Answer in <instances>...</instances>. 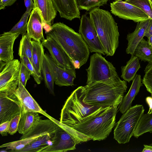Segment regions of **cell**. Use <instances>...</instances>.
Masks as SVG:
<instances>
[{"label":"cell","instance_id":"6da1fadb","mask_svg":"<svg viewBox=\"0 0 152 152\" xmlns=\"http://www.w3.org/2000/svg\"><path fill=\"white\" fill-rule=\"evenodd\" d=\"M46 35L52 38L61 47L69 58L73 67L79 69L87 62L89 48L81 35L61 22L52 25Z\"/></svg>","mask_w":152,"mask_h":152},{"label":"cell","instance_id":"7a4b0ae2","mask_svg":"<svg viewBox=\"0 0 152 152\" xmlns=\"http://www.w3.org/2000/svg\"><path fill=\"white\" fill-rule=\"evenodd\" d=\"M84 87V102L103 107L118 106L122 102L127 88L126 81L124 80L112 84L97 82Z\"/></svg>","mask_w":152,"mask_h":152},{"label":"cell","instance_id":"3957f363","mask_svg":"<svg viewBox=\"0 0 152 152\" xmlns=\"http://www.w3.org/2000/svg\"><path fill=\"white\" fill-rule=\"evenodd\" d=\"M107 56H112L119 45V33L117 23L108 11L99 7L89 12Z\"/></svg>","mask_w":152,"mask_h":152},{"label":"cell","instance_id":"277c9868","mask_svg":"<svg viewBox=\"0 0 152 152\" xmlns=\"http://www.w3.org/2000/svg\"><path fill=\"white\" fill-rule=\"evenodd\" d=\"M84 86H80L72 92L61 109L60 121L73 128L96 113L102 108L85 103Z\"/></svg>","mask_w":152,"mask_h":152},{"label":"cell","instance_id":"5b68a950","mask_svg":"<svg viewBox=\"0 0 152 152\" xmlns=\"http://www.w3.org/2000/svg\"><path fill=\"white\" fill-rule=\"evenodd\" d=\"M117 107H102L93 116L72 128L94 141L105 140L115 125Z\"/></svg>","mask_w":152,"mask_h":152},{"label":"cell","instance_id":"8992f818","mask_svg":"<svg viewBox=\"0 0 152 152\" xmlns=\"http://www.w3.org/2000/svg\"><path fill=\"white\" fill-rule=\"evenodd\" d=\"M86 70L87 85L97 82L112 84L121 80L113 64L98 53L91 56L89 66Z\"/></svg>","mask_w":152,"mask_h":152},{"label":"cell","instance_id":"52a82bcc","mask_svg":"<svg viewBox=\"0 0 152 152\" xmlns=\"http://www.w3.org/2000/svg\"><path fill=\"white\" fill-rule=\"evenodd\" d=\"M144 111L142 105L136 104L131 106L123 114L114 131V138L119 144L129 141Z\"/></svg>","mask_w":152,"mask_h":152},{"label":"cell","instance_id":"ba28073f","mask_svg":"<svg viewBox=\"0 0 152 152\" xmlns=\"http://www.w3.org/2000/svg\"><path fill=\"white\" fill-rule=\"evenodd\" d=\"M58 125L51 119L42 120L39 121L27 133L23 134L20 140L1 145L0 148H5L9 151L17 152L40 136L47 133L53 134Z\"/></svg>","mask_w":152,"mask_h":152},{"label":"cell","instance_id":"9c48e42d","mask_svg":"<svg viewBox=\"0 0 152 152\" xmlns=\"http://www.w3.org/2000/svg\"><path fill=\"white\" fill-rule=\"evenodd\" d=\"M21 62L13 59L7 62L0 72V92L8 96L14 94L19 83V74Z\"/></svg>","mask_w":152,"mask_h":152},{"label":"cell","instance_id":"30bf717a","mask_svg":"<svg viewBox=\"0 0 152 152\" xmlns=\"http://www.w3.org/2000/svg\"><path fill=\"white\" fill-rule=\"evenodd\" d=\"M79 33L88 45L91 53L106 55L95 28L89 16L83 15L80 19Z\"/></svg>","mask_w":152,"mask_h":152},{"label":"cell","instance_id":"8fae6325","mask_svg":"<svg viewBox=\"0 0 152 152\" xmlns=\"http://www.w3.org/2000/svg\"><path fill=\"white\" fill-rule=\"evenodd\" d=\"M110 7L113 14L124 19L131 20L138 23L150 18L140 8L122 0L110 3Z\"/></svg>","mask_w":152,"mask_h":152},{"label":"cell","instance_id":"7c38bea8","mask_svg":"<svg viewBox=\"0 0 152 152\" xmlns=\"http://www.w3.org/2000/svg\"><path fill=\"white\" fill-rule=\"evenodd\" d=\"M77 144L75 139L58 125L52 137L51 144L41 152H66L76 149Z\"/></svg>","mask_w":152,"mask_h":152},{"label":"cell","instance_id":"4fadbf2b","mask_svg":"<svg viewBox=\"0 0 152 152\" xmlns=\"http://www.w3.org/2000/svg\"><path fill=\"white\" fill-rule=\"evenodd\" d=\"M21 105L14 94L8 96L0 92V124L10 121L16 116L21 114Z\"/></svg>","mask_w":152,"mask_h":152},{"label":"cell","instance_id":"5bb4252c","mask_svg":"<svg viewBox=\"0 0 152 152\" xmlns=\"http://www.w3.org/2000/svg\"><path fill=\"white\" fill-rule=\"evenodd\" d=\"M42 42L43 46L48 50L52 60L57 66L66 69L73 67L67 55L52 38L46 35V39L43 40Z\"/></svg>","mask_w":152,"mask_h":152},{"label":"cell","instance_id":"9a60e30c","mask_svg":"<svg viewBox=\"0 0 152 152\" xmlns=\"http://www.w3.org/2000/svg\"><path fill=\"white\" fill-rule=\"evenodd\" d=\"M44 21L41 12L38 8L31 11L28 21L27 33L31 39L42 41L44 38L43 32Z\"/></svg>","mask_w":152,"mask_h":152},{"label":"cell","instance_id":"2e32d148","mask_svg":"<svg viewBox=\"0 0 152 152\" xmlns=\"http://www.w3.org/2000/svg\"><path fill=\"white\" fill-rule=\"evenodd\" d=\"M61 18L71 21L80 19V9L76 0H51Z\"/></svg>","mask_w":152,"mask_h":152},{"label":"cell","instance_id":"e0dca14e","mask_svg":"<svg viewBox=\"0 0 152 152\" xmlns=\"http://www.w3.org/2000/svg\"><path fill=\"white\" fill-rule=\"evenodd\" d=\"M48 58L54 75L55 84L60 87L74 85V80L76 77L75 69L73 67L70 69L60 67L54 63L48 55Z\"/></svg>","mask_w":152,"mask_h":152},{"label":"cell","instance_id":"ac0fdd59","mask_svg":"<svg viewBox=\"0 0 152 152\" xmlns=\"http://www.w3.org/2000/svg\"><path fill=\"white\" fill-rule=\"evenodd\" d=\"M22 106L28 110L38 113L49 118L50 116L42 109L23 84L19 82L14 93Z\"/></svg>","mask_w":152,"mask_h":152},{"label":"cell","instance_id":"d6986e66","mask_svg":"<svg viewBox=\"0 0 152 152\" xmlns=\"http://www.w3.org/2000/svg\"><path fill=\"white\" fill-rule=\"evenodd\" d=\"M34 8H38L42 14L43 21V28L45 33L50 29L53 20L56 16L57 11L51 0H33Z\"/></svg>","mask_w":152,"mask_h":152},{"label":"cell","instance_id":"ffe728a7","mask_svg":"<svg viewBox=\"0 0 152 152\" xmlns=\"http://www.w3.org/2000/svg\"><path fill=\"white\" fill-rule=\"evenodd\" d=\"M20 34L4 32L0 36V60L7 62L14 59L13 47Z\"/></svg>","mask_w":152,"mask_h":152},{"label":"cell","instance_id":"44dd1931","mask_svg":"<svg viewBox=\"0 0 152 152\" xmlns=\"http://www.w3.org/2000/svg\"><path fill=\"white\" fill-rule=\"evenodd\" d=\"M150 20V18L145 21L138 22L134 31L127 34L126 38L128 41L126 49L127 54L134 55V51L137 45L145 37Z\"/></svg>","mask_w":152,"mask_h":152},{"label":"cell","instance_id":"7402d4cb","mask_svg":"<svg viewBox=\"0 0 152 152\" xmlns=\"http://www.w3.org/2000/svg\"><path fill=\"white\" fill-rule=\"evenodd\" d=\"M39 113L28 110L21 106V116L18 132L22 135L29 131L41 119Z\"/></svg>","mask_w":152,"mask_h":152},{"label":"cell","instance_id":"603a6c76","mask_svg":"<svg viewBox=\"0 0 152 152\" xmlns=\"http://www.w3.org/2000/svg\"><path fill=\"white\" fill-rule=\"evenodd\" d=\"M142 79L140 75L136 74L132 80L130 88L123 98L120 104L119 110L122 114L124 113L131 106L132 103L142 86Z\"/></svg>","mask_w":152,"mask_h":152},{"label":"cell","instance_id":"cb8c5ba5","mask_svg":"<svg viewBox=\"0 0 152 152\" xmlns=\"http://www.w3.org/2000/svg\"><path fill=\"white\" fill-rule=\"evenodd\" d=\"M54 133H47L40 136L17 152H41L43 150L51 145L52 137Z\"/></svg>","mask_w":152,"mask_h":152},{"label":"cell","instance_id":"d4e9b609","mask_svg":"<svg viewBox=\"0 0 152 152\" xmlns=\"http://www.w3.org/2000/svg\"><path fill=\"white\" fill-rule=\"evenodd\" d=\"M139 58L134 55H131L126 65L121 67V77L125 81L130 82L133 80L136 73L141 67Z\"/></svg>","mask_w":152,"mask_h":152},{"label":"cell","instance_id":"484cf974","mask_svg":"<svg viewBox=\"0 0 152 152\" xmlns=\"http://www.w3.org/2000/svg\"><path fill=\"white\" fill-rule=\"evenodd\" d=\"M47 54H45L42 68L43 79L50 93L54 95V85L55 77L53 70L49 62Z\"/></svg>","mask_w":152,"mask_h":152},{"label":"cell","instance_id":"4316f807","mask_svg":"<svg viewBox=\"0 0 152 152\" xmlns=\"http://www.w3.org/2000/svg\"><path fill=\"white\" fill-rule=\"evenodd\" d=\"M33 50L32 53L33 66L41 75L42 68L45 55L44 49L40 40H32Z\"/></svg>","mask_w":152,"mask_h":152},{"label":"cell","instance_id":"83f0119b","mask_svg":"<svg viewBox=\"0 0 152 152\" xmlns=\"http://www.w3.org/2000/svg\"><path fill=\"white\" fill-rule=\"evenodd\" d=\"M134 55L144 62H152V48L147 41L142 38L137 45Z\"/></svg>","mask_w":152,"mask_h":152},{"label":"cell","instance_id":"f1b7e54d","mask_svg":"<svg viewBox=\"0 0 152 152\" xmlns=\"http://www.w3.org/2000/svg\"><path fill=\"white\" fill-rule=\"evenodd\" d=\"M147 132H152V112L142 115L136 128L133 136L137 138Z\"/></svg>","mask_w":152,"mask_h":152},{"label":"cell","instance_id":"f546056e","mask_svg":"<svg viewBox=\"0 0 152 152\" xmlns=\"http://www.w3.org/2000/svg\"><path fill=\"white\" fill-rule=\"evenodd\" d=\"M31 39L27 33L22 36L20 43L18 55L20 57L23 56H26L33 66L32 57L33 44Z\"/></svg>","mask_w":152,"mask_h":152},{"label":"cell","instance_id":"4dcf8cb0","mask_svg":"<svg viewBox=\"0 0 152 152\" xmlns=\"http://www.w3.org/2000/svg\"><path fill=\"white\" fill-rule=\"evenodd\" d=\"M31 12L26 11L19 21L9 32L19 33L22 36L26 34L28 18Z\"/></svg>","mask_w":152,"mask_h":152},{"label":"cell","instance_id":"1f68e13d","mask_svg":"<svg viewBox=\"0 0 152 152\" xmlns=\"http://www.w3.org/2000/svg\"><path fill=\"white\" fill-rule=\"evenodd\" d=\"M80 10L90 11L106 4L109 0H76Z\"/></svg>","mask_w":152,"mask_h":152},{"label":"cell","instance_id":"d6a6232c","mask_svg":"<svg viewBox=\"0 0 152 152\" xmlns=\"http://www.w3.org/2000/svg\"><path fill=\"white\" fill-rule=\"evenodd\" d=\"M125 1L140 9L152 19V1L151 0H125Z\"/></svg>","mask_w":152,"mask_h":152},{"label":"cell","instance_id":"836d02e7","mask_svg":"<svg viewBox=\"0 0 152 152\" xmlns=\"http://www.w3.org/2000/svg\"><path fill=\"white\" fill-rule=\"evenodd\" d=\"M145 75L142 80V84L147 91L152 95V62L148 63L144 70Z\"/></svg>","mask_w":152,"mask_h":152},{"label":"cell","instance_id":"e575fe53","mask_svg":"<svg viewBox=\"0 0 152 152\" xmlns=\"http://www.w3.org/2000/svg\"><path fill=\"white\" fill-rule=\"evenodd\" d=\"M21 62H22L30 71L31 75L33 77L35 82L38 84H40L43 79L33 66L29 59L25 56L20 57Z\"/></svg>","mask_w":152,"mask_h":152},{"label":"cell","instance_id":"d590c367","mask_svg":"<svg viewBox=\"0 0 152 152\" xmlns=\"http://www.w3.org/2000/svg\"><path fill=\"white\" fill-rule=\"evenodd\" d=\"M31 75L30 71L26 66L21 62L20 67L19 74V82L26 87L28 80L30 78Z\"/></svg>","mask_w":152,"mask_h":152},{"label":"cell","instance_id":"8d00e7d4","mask_svg":"<svg viewBox=\"0 0 152 152\" xmlns=\"http://www.w3.org/2000/svg\"><path fill=\"white\" fill-rule=\"evenodd\" d=\"M21 116V114L18 115L12 119L10 121L8 133L10 135H13L18 131Z\"/></svg>","mask_w":152,"mask_h":152},{"label":"cell","instance_id":"74e56055","mask_svg":"<svg viewBox=\"0 0 152 152\" xmlns=\"http://www.w3.org/2000/svg\"><path fill=\"white\" fill-rule=\"evenodd\" d=\"M10 121L4 122L0 125V133L2 136L8 135L10 126Z\"/></svg>","mask_w":152,"mask_h":152},{"label":"cell","instance_id":"f35d334b","mask_svg":"<svg viewBox=\"0 0 152 152\" xmlns=\"http://www.w3.org/2000/svg\"><path fill=\"white\" fill-rule=\"evenodd\" d=\"M17 0H0V10L4 9L6 7L13 5Z\"/></svg>","mask_w":152,"mask_h":152},{"label":"cell","instance_id":"ab89813d","mask_svg":"<svg viewBox=\"0 0 152 152\" xmlns=\"http://www.w3.org/2000/svg\"><path fill=\"white\" fill-rule=\"evenodd\" d=\"M33 0H24L25 6L26 8V11L31 12L34 8V4Z\"/></svg>","mask_w":152,"mask_h":152},{"label":"cell","instance_id":"60d3db41","mask_svg":"<svg viewBox=\"0 0 152 152\" xmlns=\"http://www.w3.org/2000/svg\"><path fill=\"white\" fill-rule=\"evenodd\" d=\"M152 35V19L150 18L148 25L145 33V37L148 38Z\"/></svg>","mask_w":152,"mask_h":152},{"label":"cell","instance_id":"b9f144b4","mask_svg":"<svg viewBox=\"0 0 152 152\" xmlns=\"http://www.w3.org/2000/svg\"><path fill=\"white\" fill-rule=\"evenodd\" d=\"M145 101L148 105L149 109L147 113H150L152 112V97L148 96L145 98Z\"/></svg>","mask_w":152,"mask_h":152},{"label":"cell","instance_id":"7bdbcfd3","mask_svg":"<svg viewBox=\"0 0 152 152\" xmlns=\"http://www.w3.org/2000/svg\"><path fill=\"white\" fill-rule=\"evenodd\" d=\"M144 148L142 152H152V146L146 145H144Z\"/></svg>","mask_w":152,"mask_h":152},{"label":"cell","instance_id":"ee69618b","mask_svg":"<svg viewBox=\"0 0 152 152\" xmlns=\"http://www.w3.org/2000/svg\"><path fill=\"white\" fill-rule=\"evenodd\" d=\"M7 62L0 60V72L5 66Z\"/></svg>","mask_w":152,"mask_h":152},{"label":"cell","instance_id":"f6af8a7d","mask_svg":"<svg viewBox=\"0 0 152 152\" xmlns=\"http://www.w3.org/2000/svg\"><path fill=\"white\" fill-rule=\"evenodd\" d=\"M148 40H147L148 42L149 45L152 48V35L151 36L148 38Z\"/></svg>","mask_w":152,"mask_h":152},{"label":"cell","instance_id":"bcb514c9","mask_svg":"<svg viewBox=\"0 0 152 152\" xmlns=\"http://www.w3.org/2000/svg\"><path fill=\"white\" fill-rule=\"evenodd\" d=\"M149 145L152 146V143H151V144H149Z\"/></svg>","mask_w":152,"mask_h":152},{"label":"cell","instance_id":"7dc6e473","mask_svg":"<svg viewBox=\"0 0 152 152\" xmlns=\"http://www.w3.org/2000/svg\"><path fill=\"white\" fill-rule=\"evenodd\" d=\"M114 0V1H115L118 0Z\"/></svg>","mask_w":152,"mask_h":152},{"label":"cell","instance_id":"c3c4849f","mask_svg":"<svg viewBox=\"0 0 152 152\" xmlns=\"http://www.w3.org/2000/svg\"><path fill=\"white\" fill-rule=\"evenodd\" d=\"M151 1H152V0H151Z\"/></svg>","mask_w":152,"mask_h":152}]
</instances>
